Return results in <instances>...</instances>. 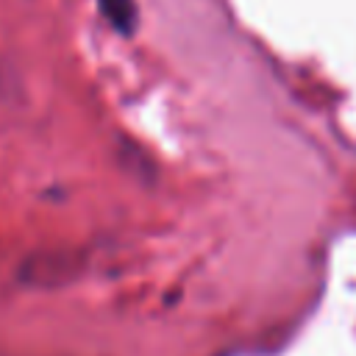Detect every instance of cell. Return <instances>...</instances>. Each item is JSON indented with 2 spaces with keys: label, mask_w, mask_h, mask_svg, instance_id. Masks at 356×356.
Here are the masks:
<instances>
[{
  "label": "cell",
  "mask_w": 356,
  "mask_h": 356,
  "mask_svg": "<svg viewBox=\"0 0 356 356\" xmlns=\"http://www.w3.org/2000/svg\"><path fill=\"white\" fill-rule=\"evenodd\" d=\"M97 6H100V11H103V17L108 19V25L114 28V31H120V33H134V28H136V3L134 0H97Z\"/></svg>",
  "instance_id": "1"
}]
</instances>
